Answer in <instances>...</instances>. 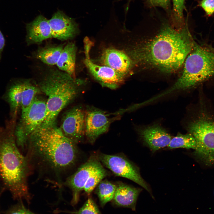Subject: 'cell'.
I'll use <instances>...</instances> for the list:
<instances>
[{
    "instance_id": "obj_24",
    "label": "cell",
    "mask_w": 214,
    "mask_h": 214,
    "mask_svg": "<svg viewBox=\"0 0 214 214\" xmlns=\"http://www.w3.org/2000/svg\"><path fill=\"white\" fill-rule=\"evenodd\" d=\"M107 171L101 165L89 177L86 181L84 190L88 195L90 194L95 187L108 175Z\"/></svg>"
},
{
    "instance_id": "obj_21",
    "label": "cell",
    "mask_w": 214,
    "mask_h": 214,
    "mask_svg": "<svg viewBox=\"0 0 214 214\" xmlns=\"http://www.w3.org/2000/svg\"><path fill=\"white\" fill-rule=\"evenodd\" d=\"M97 185L95 193L99 198L101 206L103 207L107 202L113 200L117 185L105 180H102Z\"/></svg>"
},
{
    "instance_id": "obj_16",
    "label": "cell",
    "mask_w": 214,
    "mask_h": 214,
    "mask_svg": "<svg viewBox=\"0 0 214 214\" xmlns=\"http://www.w3.org/2000/svg\"><path fill=\"white\" fill-rule=\"evenodd\" d=\"M139 133L145 145L153 152L167 147L171 139L168 133L158 125L141 129L139 131Z\"/></svg>"
},
{
    "instance_id": "obj_7",
    "label": "cell",
    "mask_w": 214,
    "mask_h": 214,
    "mask_svg": "<svg viewBox=\"0 0 214 214\" xmlns=\"http://www.w3.org/2000/svg\"><path fill=\"white\" fill-rule=\"evenodd\" d=\"M188 130L196 141L195 154L207 165H213L214 121L207 116L202 115L191 123Z\"/></svg>"
},
{
    "instance_id": "obj_2",
    "label": "cell",
    "mask_w": 214,
    "mask_h": 214,
    "mask_svg": "<svg viewBox=\"0 0 214 214\" xmlns=\"http://www.w3.org/2000/svg\"><path fill=\"white\" fill-rule=\"evenodd\" d=\"M195 43L187 25L179 30L167 26L131 53L136 62L170 73L182 67Z\"/></svg>"
},
{
    "instance_id": "obj_29",
    "label": "cell",
    "mask_w": 214,
    "mask_h": 214,
    "mask_svg": "<svg viewBox=\"0 0 214 214\" xmlns=\"http://www.w3.org/2000/svg\"><path fill=\"white\" fill-rule=\"evenodd\" d=\"M150 6L161 7L167 12L170 10V0H148Z\"/></svg>"
},
{
    "instance_id": "obj_28",
    "label": "cell",
    "mask_w": 214,
    "mask_h": 214,
    "mask_svg": "<svg viewBox=\"0 0 214 214\" xmlns=\"http://www.w3.org/2000/svg\"><path fill=\"white\" fill-rule=\"evenodd\" d=\"M198 6L204 10L208 17L214 13V0H202L199 3Z\"/></svg>"
},
{
    "instance_id": "obj_14",
    "label": "cell",
    "mask_w": 214,
    "mask_h": 214,
    "mask_svg": "<svg viewBox=\"0 0 214 214\" xmlns=\"http://www.w3.org/2000/svg\"><path fill=\"white\" fill-rule=\"evenodd\" d=\"M101 59L103 65L111 68L125 78L130 71L133 64L125 53L113 48L105 50Z\"/></svg>"
},
{
    "instance_id": "obj_19",
    "label": "cell",
    "mask_w": 214,
    "mask_h": 214,
    "mask_svg": "<svg viewBox=\"0 0 214 214\" xmlns=\"http://www.w3.org/2000/svg\"><path fill=\"white\" fill-rule=\"evenodd\" d=\"M76 47L72 42L68 43L65 45L56 63L58 69L68 74L76 79L75 67Z\"/></svg>"
},
{
    "instance_id": "obj_8",
    "label": "cell",
    "mask_w": 214,
    "mask_h": 214,
    "mask_svg": "<svg viewBox=\"0 0 214 214\" xmlns=\"http://www.w3.org/2000/svg\"><path fill=\"white\" fill-rule=\"evenodd\" d=\"M98 158L114 174L134 182L152 195L150 188L141 177L139 169L126 158L120 155L101 153L99 155Z\"/></svg>"
},
{
    "instance_id": "obj_1",
    "label": "cell",
    "mask_w": 214,
    "mask_h": 214,
    "mask_svg": "<svg viewBox=\"0 0 214 214\" xmlns=\"http://www.w3.org/2000/svg\"><path fill=\"white\" fill-rule=\"evenodd\" d=\"M26 149L29 169H35L58 184L69 176L78 155L76 144L55 126L36 130L29 136Z\"/></svg>"
},
{
    "instance_id": "obj_13",
    "label": "cell",
    "mask_w": 214,
    "mask_h": 214,
    "mask_svg": "<svg viewBox=\"0 0 214 214\" xmlns=\"http://www.w3.org/2000/svg\"><path fill=\"white\" fill-rule=\"evenodd\" d=\"M53 38L61 41L72 39L78 31L77 25L74 19L58 10L48 20Z\"/></svg>"
},
{
    "instance_id": "obj_25",
    "label": "cell",
    "mask_w": 214,
    "mask_h": 214,
    "mask_svg": "<svg viewBox=\"0 0 214 214\" xmlns=\"http://www.w3.org/2000/svg\"><path fill=\"white\" fill-rule=\"evenodd\" d=\"M73 214H101L95 203L91 198H89L83 206Z\"/></svg>"
},
{
    "instance_id": "obj_3",
    "label": "cell",
    "mask_w": 214,
    "mask_h": 214,
    "mask_svg": "<svg viewBox=\"0 0 214 214\" xmlns=\"http://www.w3.org/2000/svg\"><path fill=\"white\" fill-rule=\"evenodd\" d=\"M16 119L10 118L0 127V182L14 199L29 202L27 177L29 169L25 156L16 144Z\"/></svg>"
},
{
    "instance_id": "obj_22",
    "label": "cell",
    "mask_w": 214,
    "mask_h": 214,
    "mask_svg": "<svg viewBox=\"0 0 214 214\" xmlns=\"http://www.w3.org/2000/svg\"><path fill=\"white\" fill-rule=\"evenodd\" d=\"M40 91L39 87L32 84L30 80L23 79L21 111L26 109L29 106Z\"/></svg>"
},
{
    "instance_id": "obj_15",
    "label": "cell",
    "mask_w": 214,
    "mask_h": 214,
    "mask_svg": "<svg viewBox=\"0 0 214 214\" xmlns=\"http://www.w3.org/2000/svg\"><path fill=\"white\" fill-rule=\"evenodd\" d=\"M26 40L28 45L39 44L44 40L53 38L49 21L40 15L26 26Z\"/></svg>"
},
{
    "instance_id": "obj_23",
    "label": "cell",
    "mask_w": 214,
    "mask_h": 214,
    "mask_svg": "<svg viewBox=\"0 0 214 214\" xmlns=\"http://www.w3.org/2000/svg\"><path fill=\"white\" fill-rule=\"evenodd\" d=\"M196 143L194 137L191 133L178 134L171 139L167 147L172 149L177 148L191 149L195 150Z\"/></svg>"
},
{
    "instance_id": "obj_26",
    "label": "cell",
    "mask_w": 214,
    "mask_h": 214,
    "mask_svg": "<svg viewBox=\"0 0 214 214\" xmlns=\"http://www.w3.org/2000/svg\"><path fill=\"white\" fill-rule=\"evenodd\" d=\"M185 0H172L173 16L174 21L180 24L183 22Z\"/></svg>"
},
{
    "instance_id": "obj_20",
    "label": "cell",
    "mask_w": 214,
    "mask_h": 214,
    "mask_svg": "<svg viewBox=\"0 0 214 214\" xmlns=\"http://www.w3.org/2000/svg\"><path fill=\"white\" fill-rule=\"evenodd\" d=\"M64 47L61 44L40 47L34 52V57L48 65H56Z\"/></svg>"
},
{
    "instance_id": "obj_27",
    "label": "cell",
    "mask_w": 214,
    "mask_h": 214,
    "mask_svg": "<svg viewBox=\"0 0 214 214\" xmlns=\"http://www.w3.org/2000/svg\"><path fill=\"white\" fill-rule=\"evenodd\" d=\"M5 214H34L27 209L21 202L12 206L5 212Z\"/></svg>"
},
{
    "instance_id": "obj_12",
    "label": "cell",
    "mask_w": 214,
    "mask_h": 214,
    "mask_svg": "<svg viewBox=\"0 0 214 214\" xmlns=\"http://www.w3.org/2000/svg\"><path fill=\"white\" fill-rule=\"evenodd\" d=\"M108 115L95 108L85 112V135L90 143L93 144L99 136L108 130L113 120Z\"/></svg>"
},
{
    "instance_id": "obj_11",
    "label": "cell",
    "mask_w": 214,
    "mask_h": 214,
    "mask_svg": "<svg viewBox=\"0 0 214 214\" xmlns=\"http://www.w3.org/2000/svg\"><path fill=\"white\" fill-rule=\"evenodd\" d=\"M101 165L98 157L92 156L67 179L65 183L71 189L73 192L72 205H74L78 202L80 193L84 190L87 180Z\"/></svg>"
},
{
    "instance_id": "obj_17",
    "label": "cell",
    "mask_w": 214,
    "mask_h": 214,
    "mask_svg": "<svg viewBox=\"0 0 214 214\" xmlns=\"http://www.w3.org/2000/svg\"><path fill=\"white\" fill-rule=\"evenodd\" d=\"M142 190L124 183H119L117 185L113 203L118 207L128 208L135 211L138 197Z\"/></svg>"
},
{
    "instance_id": "obj_4",
    "label": "cell",
    "mask_w": 214,
    "mask_h": 214,
    "mask_svg": "<svg viewBox=\"0 0 214 214\" xmlns=\"http://www.w3.org/2000/svg\"><path fill=\"white\" fill-rule=\"evenodd\" d=\"M81 82L59 69L48 70L38 86L48 97L47 115L41 127L55 126L59 113L77 95Z\"/></svg>"
},
{
    "instance_id": "obj_9",
    "label": "cell",
    "mask_w": 214,
    "mask_h": 214,
    "mask_svg": "<svg viewBox=\"0 0 214 214\" xmlns=\"http://www.w3.org/2000/svg\"><path fill=\"white\" fill-rule=\"evenodd\" d=\"M85 58L84 63L91 73L102 85L111 89H115L123 83L125 78L111 68L100 65L91 59L89 52L92 43L88 38L84 40Z\"/></svg>"
},
{
    "instance_id": "obj_10",
    "label": "cell",
    "mask_w": 214,
    "mask_h": 214,
    "mask_svg": "<svg viewBox=\"0 0 214 214\" xmlns=\"http://www.w3.org/2000/svg\"><path fill=\"white\" fill-rule=\"evenodd\" d=\"M85 112L79 107L68 111L62 119L61 129L67 138L77 144L85 135Z\"/></svg>"
},
{
    "instance_id": "obj_31",
    "label": "cell",
    "mask_w": 214,
    "mask_h": 214,
    "mask_svg": "<svg viewBox=\"0 0 214 214\" xmlns=\"http://www.w3.org/2000/svg\"><path fill=\"white\" fill-rule=\"evenodd\" d=\"M6 190L4 187L0 182V198L3 192Z\"/></svg>"
},
{
    "instance_id": "obj_32",
    "label": "cell",
    "mask_w": 214,
    "mask_h": 214,
    "mask_svg": "<svg viewBox=\"0 0 214 214\" xmlns=\"http://www.w3.org/2000/svg\"></svg>"
},
{
    "instance_id": "obj_6",
    "label": "cell",
    "mask_w": 214,
    "mask_h": 214,
    "mask_svg": "<svg viewBox=\"0 0 214 214\" xmlns=\"http://www.w3.org/2000/svg\"><path fill=\"white\" fill-rule=\"evenodd\" d=\"M46 101L34 98L29 106L21 111V118L15 130V141L18 148H26L30 135L41 126L47 115Z\"/></svg>"
},
{
    "instance_id": "obj_18",
    "label": "cell",
    "mask_w": 214,
    "mask_h": 214,
    "mask_svg": "<svg viewBox=\"0 0 214 214\" xmlns=\"http://www.w3.org/2000/svg\"><path fill=\"white\" fill-rule=\"evenodd\" d=\"M23 79H12L8 85L2 99L8 104L10 117L16 118L18 110L21 108Z\"/></svg>"
},
{
    "instance_id": "obj_30",
    "label": "cell",
    "mask_w": 214,
    "mask_h": 214,
    "mask_svg": "<svg viewBox=\"0 0 214 214\" xmlns=\"http://www.w3.org/2000/svg\"><path fill=\"white\" fill-rule=\"evenodd\" d=\"M5 45V40L0 30V61L2 57V53Z\"/></svg>"
},
{
    "instance_id": "obj_5",
    "label": "cell",
    "mask_w": 214,
    "mask_h": 214,
    "mask_svg": "<svg viewBox=\"0 0 214 214\" xmlns=\"http://www.w3.org/2000/svg\"><path fill=\"white\" fill-rule=\"evenodd\" d=\"M181 76L163 95L192 87L214 76V48L195 43L186 57Z\"/></svg>"
}]
</instances>
